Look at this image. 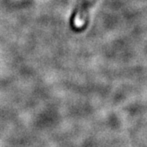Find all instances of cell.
Returning a JSON list of instances; mask_svg holds the SVG:
<instances>
[{
	"instance_id": "cell-1",
	"label": "cell",
	"mask_w": 147,
	"mask_h": 147,
	"mask_svg": "<svg viewBox=\"0 0 147 147\" xmlns=\"http://www.w3.org/2000/svg\"><path fill=\"white\" fill-rule=\"evenodd\" d=\"M95 0H84L81 6L76 12V15L74 19V24L77 28L84 26L88 17V12L91 5L94 3Z\"/></svg>"
}]
</instances>
